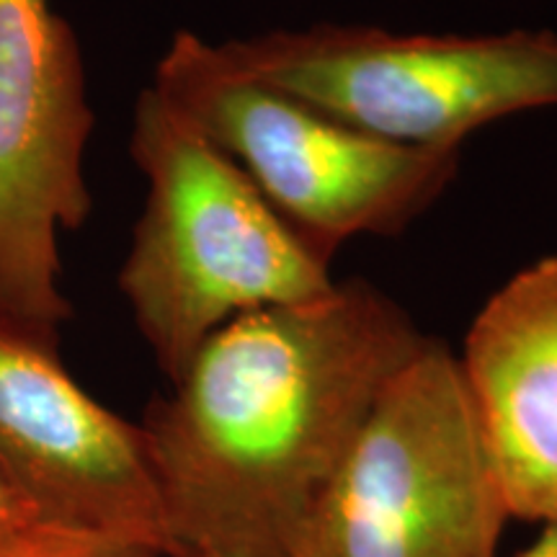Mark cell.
<instances>
[{"label": "cell", "mask_w": 557, "mask_h": 557, "mask_svg": "<svg viewBox=\"0 0 557 557\" xmlns=\"http://www.w3.org/2000/svg\"><path fill=\"white\" fill-rule=\"evenodd\" d=\"M426 338L367 278L212 333L139 421L173 557H295L382 389Z\"/></svg>", "instance_id": "obj_1"}, {"label": "cell", "mask_w": 557, "mask_h": 557, "mask_svg": "<svg viewBox=\"0 0 557 557\" xmlns=\"http://www.w3.org/2000/svg\"><path fill=\"white\" fill-rule=\"evenodd\" d=\"M129 156L148 191L116 282L171 382L235 318L336 287L331 261L152 86L135 103Z\"/></svg>", "instance_id": "obj_2"}, {"label": "cell", "mask_w": 557, "mask_h": 557, "mask_svg": "<svg viewBox=\"0 0 557 557\" xmlns=\"http://www.w3.org/2000/svg\"><path fill=\"white\" fill-rule=\"evenodd\" d=\"M150 86L325 261L359 235H400L436 205L462 163V150L403 148L351 127L253 78L222 41L194 32L173 34Z\"/></svg>", "instance_id": "obj_3"}, {"label": "cell", "mask_w": 557, "mask_h": 557, "mask_svg": "<svg viewBox=\"0 0 557 557\" xmlns=\"http://www.w3.org/2000/svg\"><path fill=\"white\" fill-rule=\"evenodd\" d=\"M508 519L457 354L426 338L382 389L295 557H498Z\"/></svg>", "instance_id": "obj_4"}, {"label": "cell", "mask_w": 557, "mask_h": 557, "mask_svg": "<svg viewBox=\"0 0 557 557\" xmlns=\"http://www.w3.org/2000/svg\"><path fill=\"white\" fill-rule=\"evenodd\" d=\"M227 58L361 132L462 150L472 132L557 107V34H395L320 24L222 41Z\"/></svg>", "instance_id": "obj_5"}, {"label": "cell", "mask_w": 557, "mask_h": 557, "mask_svg": "<svg viewBox=\"0 0 557 557\" xmlns=\"http://www.w3.org/2000/svg\"><path fill=\"white\" fill-rule=\"evenodd\" d=\"M86 62L50 0H0V315L60 351V240L94 209Z\"/></svg>", "instance_id": "obj_6"}, {"label": "cell", "mask_w": 557, "mask_h": 557, "mask_svg": "<svg viewBox=\"0 0 557 557\" xmlns=\"http://www.w3.org/2000/svg\"><path fill=\"white\" fill-rule=\"evenodd\" d=\"M0 475L41 517L75 532L173 545L139 423L70 377L60 351L0 315Z\"/></svg>", "instance_id": "obj_7"}, {"label": "cell", "mask_w": 557, "mask_h": 557, "mask_svg": "<svg viewBox=\"0 0 557 557\" xmlns=\"http://www.w3.org/2000/svg\"><path fill=\"white\" fill-rule=\"evenodd\" d=\"M457 361L511 519L557 521V256L487 299Z\"/></svg>", "instance_id": "obj_8"}, {"label": "cell", "mask_w": 557, "mask_h": 557, "mask_svg": "<svg viewBox=\"0 0 557 557\" xmlns=\"http://www.w3.org/2000/svg\"><path fill=\"white\" fill-rule=\"evenodd\" d=\"M0 557H165L145 542L107 537V534L60 529L50 537L34 540L29 545L3 549Z\"/></svg>", "instance_id": "obj_9"}, {"label": "cell", "mask_w": 557, "mask_h": 557, "mask_svg": "<svg viewBox=\"0 0 557 557\" xmlns=\"http://www.w3.org/2000/svg\"><path fill=\"white\" fill-rule=\"evenodd\" d=\"M60 529L67 527H60L41 517L37 508L26 504L9 485V480L0 475V553L18 545H29L34 540L50 537Z\"/></svg>", "instance_id": "obj_10"}, {"label": "cell", "mask_w": 557, "mask_h": 557, "mask_svg": "<svg viewBox=\"0 0 557 557\" xmlns=\"http://www.w3.org/2000/svg\"><path fill=\"white\" fill-rule=\"evenodd\" d=\"M517 557H557V521L542 524V534Z\"/></svg>", "instance_id": "obj_11"}]
</instances>
